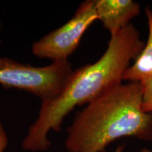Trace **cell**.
<instances>
[{"instance_id":"obj_1","label":"cell","mask_w":152,"mask_h":152,"mask_svg":"<svg viewBox=\"0 0 152 152\" xmlns=\"http://www.w3.org/2000/svg\"><path fill=\"white\" fill-rule=\"evenodd\" d=\"M145 43L132 23L111 35L106 51L96 62L73 71L58 96L42 101L37 119L22 142L26 151L40 152L51 147L50 131L59 132L64 120L77 106L88 104L123 83V76Z\"/></svg>"},{"instance_id":"obj_2","label":"cell","mask_w":152,"mask_h":152,"mask_svg":"<svg viewBox=\"0 0 152 152\" xmlns=\"http://www.w3.org/2000/svg\"><path fill=\"white\" fill-rule=\"evenodd\" d=\"M140 83L128 82L87 104L68 129V152H104L124 137L152 140V113L142 109Z\"/></svg>"},{"instance_id":"obj_3","label":"cell","mask_w":152,"mask_h":152,"mask_svg":"<svg viewBox=\"0 0 152 152\" xmlns=\"http://www.w3.org/2000/svg\"><path fill=\"white\" fill-rule=\"evenodd\" d=\"M73 71L68 60L37 67L0 57V84L33 94L42 102L58 96Z\"/></svg>"},{"instance_id":"obj_4","label":"cell","mask_w":152,"mask_h":152,"mask_svg":"<svg viewBox=\"0 0 152 152\" xmlns=\"http://www.w3.org/2000/svg\"><path fill=\"white\" fill-rule=\"evenodd\" d=\"M96 20L94 0L83 1L66 23L35 42L32 53L52 62L67 61L77 48L85 31Z\"/></svg>"},{"instance_id":"obj_5","label":"cell","mask_w":152,"mask_h":152,"mask_svg":"<svg viewBox=\"0 0 152 152\" xmlns=\"http://www.w3.org/2000/svg\"><path fill=\"white\" fill-rule=\"evenodd\" d=\"M94 4L98 20L111 35L127 27L141 11L140 4L132 0H94Z\"/></svg>"},{"instance_id":"obj_6","label":"cell","mask_w":152,"mask_h":152,"mask_svg":"<svg viewBox=\"0 0 152 152\" xmlns=\"http://www.w3.org/2000/svg\"><path fill=\"white\" fill-rule=\"evenodd\" d=\"M147 18L149 35L147 42L141 52L137 56L130 67L125 71L123 81L140 83L152 77V11L149 7L145 9Z\"/></svg>"},{"instance_id":"obj_7","label":"cell","mask_w":152,"mask_h":152,"mask_svg":"<svg viewBox=\"0 0 152 152\" xmlns=\"http://www.w3.org/2000/svg\"><path fill=\"white\" fill-rule=\"evenodd\" d=\"M142 85V109L152 113V77L140 82Z\"/></svg>"},{"instance_id":"obj_8","label":"cell","mask_w":152,"mask_h":152,"mask_svg":"<svg viewBox=\"0 0 152 152\" xmlns=\"http://www.w3.org/2000/svg\"><path fill=\"white\" fill-rule=\"evenodd\" d=\"M9 140L7 132L3 128L2 125L0 123V152H4L7 146H8Z\"/></svg>"},{"instance_id":"obj_9","label":"cell","mask_w":152,"mask_h":152,"mask_svg":"<svg viewBox=\"0 0 152 152\" xmlns=\"http://www.w3.org/2000/svg\"><path fill=\"white\" fill-rule=\"evenodd\" d=\"M125 145H120L113 152H123L124 151Z\"/></svg>"},{"instance_id":"obj_10","label":"cell","mask_w":152,"mask_h":152,"mask_svg":"<svg viewBox=\"0 0 152 152\" xmlns=\"http://www.w3.org/2000/svg\"><path fill=\"white\" fill-rule=\"evenodd\" d=\"M139 152H152V150H149L148 149H142L141 151H139Z\"/></svg>"}]
</instances>
